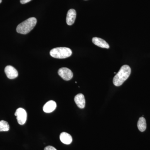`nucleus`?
<instances>
[{
    "label": "nucleus",
    "instance_id": "6e6552de",
    "mask_svg": "<svg viewBox=\"0 0 150 150\" xmlns=\"http://www.w3.org/2000/svg\"><path fill=\"white\" fill-rule=\"evenodd\" d=\"M74 101L76 104L79 108L82 109L85 106V99L83 94L79 93L76 95L74 98Z\"/></svg>",
    "mask_w": 150,
    "mask_h": 150
},
{
    "label": "nucleus",
    "instance_id": "f257e3e1",
    "mask_svg": "<svg viewBox=\"0 0 150 150\" xmlns=\"http://www.w3.org/2000/svg\"><path fill=\"white\" fill-rule=\"evenodd\" d=\"M131 73V69L128 65H124L121 67L118 72L113 79V83L116 86L122 85L129 77Z\"/></svg>",
    "mask_w": 150,
    "mask_h": 150
},
{
    "label": "nucleus",
    "instance_id": "ddd939ff",
    "mask_svg": "<svg viewBox=\"0 0 150 150\" xmlns=\"http://www.w3.org/2000/svg\"><path fill=\"white\" fill-rule=\"evenodd\" d=\"M10 126L8 123L4 121H0V132L8 131Z\"/></svg>",
    "mask_w": 150,
    "mask_h": 150
},
{
    "label": "nucleus",
    "instance_id": "9d476101",
    "mask_svg": "<svg viewBox=\"0 0 150 150\" xmlns=\"http://www.w3.org/2000/svg\"><path fill=\"white\" fill-rule=\"evenodd\" d=\"M92 42L96 46L102 48H109V44L102 38H99L93 37L92 38Z\"/></svg>",
    "mask_w": 150,
    "mask_h": 150
},
{
    "label": "nucleus",
    "instance_id": "20e7f679",
    "mask_svg": "<svg viewBox=\"0 0 150 150\" xmlns=\"http://www.w3.org/2000/svg\"><path fill=\"white\" fill-rule=\"evenodd\" d=\"M15 115L16 116L18 122L20 125H23L25 123L27 120V112L23 108H19L17 109Z\"/></svg>",
    "mask_w": 150,
    "mask_h": 150
},
{
    "label": "nucleus",
    "instance_id": "f03ea898",
    "mask_svg": "<svg viewBox=\"0 0 150 150\" xmlns=\"http://www.w3.org/2000/svg\"><path fill=\"white\" fill-rule=\"evenodd\" d=\"M37 19L31 17L23 22L16 28L17 32L22 34H26L30 32L36 25Z\"/></svg>",
    "mask_w": 150,
    "mask_h": 150
},
{
    "label": "nucleus",
    "instance_id": "dca6fc26",
    "mask_svg": "<svg viewBox=\"0 0 150 150\" xmlns=\"http://www.w3.org/2000/svg\"><path fill=\"white\" fill-rule=\"evenodd\" d=\"M2 2V0H0V4Z\"/></svg>",
    "mask_w": 150,
    "mask_h": 150
},
{
    "label": "nucleus",
    "instance_id": "39448f33",
    "mask_svg": "<svg viewBox=\"0 0 150 150\" xmlns=\"http://www.w3.org/2000/svg\"><path fill=\"white\" fill-rule=\"evenodd\" d=\"M58 74L65 81H69L72 79L73 74L69 69L65 67L61 68L58 71Z\"/></svg>",
    "mask_w": 150,
    "mask_h": 150
},
{
    "label": "nucleus",
    "instance_id": "4468645a",
    "mask_svg": "<svg viewBox=\"0 0 150 150\" xmlns=\"http://www.w3.org/2000/svg\"><path fill=\"white\" fill-rule=\"evenodd\" d=\"M44 150H57L56 148L52 146H47L45 148Z\"/></svg>",
    "mask_w": 150,
    "mask_h": 150
},
{
    "label": "nucleus",
    "instance_id": "0eeeda50",
    "mask_svg": "<svg viewBox=\"0 0 150 150\" xmlns=\"http://www.w3.org/2000/svg\"><path fill=\"white\" fill-rule=\"evenodd\" d=\"M76 16V12L74 9H71L67 13L66 21L68 25H71L74 23Z\"/></svg>",
    "mask_w": 150,
    "mask_h": 150
},
{
    "label": "nucleus",
    "instance_id": "423d86ee",
    "mask_svg": "<svg viewBox=\"0 0 150 150\" xmlns=\"http://www.w3.org/2000/svg\"><path fill=\"white\" fill-rule=\"evenodd\" d=\"M5 72L7 77L10 79H15L18 76L17 71L12 66H7L5 69Z\"/></svg>",
    "mask_w": 150,
    "mask_h": 150
},
{
    "label": "nucleus",
    "instance_id": "1a4fd4ad",
    "mask_svg": "<svg viewBox=\"0 0 150 150\" xmlns=\"http://www.w3.org/2000/svg\"><path fill=\"white\" fill-rule=\"evenodd\" d=\"M57 105L54 100H50L46 103L43 107V110L46 113H50L56 109Z\"/></svg>",
    "mask_w": 150,
    "mask_h": 150
},
{
    "label": "nucleus",
    "instance_id": "9b49d317",
    "mask_svg": "<svg viewBox=\"0 0 150 150\" xmlns=\"http://www.w3.org/2000/svg\"><path fill=\"white\" fill-rule=\"evenodd\" d=\"M60 139L65 144H70L73 141L72 137L66 132H62L60 135Z\"/></svg>",
    "mask_w": 150,
    "mask_h": 150
},
{
    "label": "nucleus",
    "instance_id": "7ed1b4c3",
    "mask_svg": "<svg viewBox=\"0 0 150 150\" xmlns=\"http://www.w3.org/2000/svg\"><path fill=\"white\" fill-rule=\"evenodd\" d=\"M72 54L71 50L67 47H58L52 49L50 51V55L56 59H64L71 56Z\"/></svg>",
    "mask_w": 150,
    "mask_h": 150
},
{
    "label": "nucleus",
    "instance_id": "2eb2a0df",
    "mask_svg": "<svg viewBox=\"0 0 150 150\" xmlns=\"http://www.w3.org/2000/svg\"><path fill=\"white\" fill-rule=\"evenodd\" d=\"M31 0H20V2L21 4H25L29 2Z\"/></svg>",
    "mask_w": 150,
    "mask_h": 150
},
{
    "label": "nucleus",
    "instance_id": "f8f14e48",
    "mask_svg": "<svg viewBox=\"0 0 150 150\" xmlns=\"http://www.w3.org/2000/svg\"><path fill=\"white\" fill-rule=\"evenodd\" d=\"M138 129L141 132H144L146 129V119L143 117H140L137 123Z\"/></svg>",
    "mask_w": 150,
    "mask_h": 150
}]
</instances>
